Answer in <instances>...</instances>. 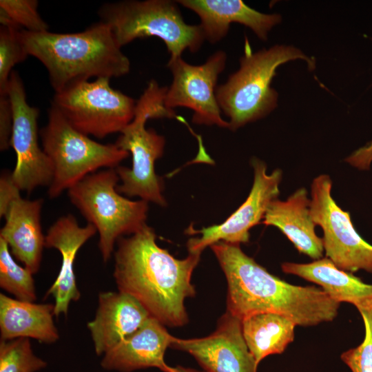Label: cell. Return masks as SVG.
I'll return each instance as SVG.
<instances>
[{
  "label": "cell",
  "mask_w": 372,
  "mask_h": 372,
  "mask_svg": "<svg viewBox=\"0 0 372 372\" xmlns=\"http://www.w3.org/2000/svg\"><path fill=\"white\" fill-rule=\"evenodd\" d=\"M170 347L189 353L205 372H257L258 364L245 340L242 320L227 311L209 335L174 337Z\"/></svg>",
  "instance_id": "cell-14"
},
{
  "label": "cell",
  "mask_w": 372,
  "mask_h": 372,
  "mask_svg": "<svg viewBox=\"0 0 372 372\" xmlns=\"http://www.w3.org/2000/svg\"><path fill=\"white\" fill-rule=\"evenodd\" d=\"M347 161L361 169H368L372 162V141L353 152Z\"/></svg>",
  "instance_id": "cell-31"
},
{
  "label": "cell",
  "mask_w": 372,
  "mask_h": 372,
  "mask_svg": "<svg viewBox=\"0 0 372 372\" xmlns=\"http://www.w3.org/2000/svg\"><path fill=\"white\" fill-rule=\"evenodd\" d=\"M176 2L199 17L205 40L211 43L225 37L233 23L248 27L260 39L266 41L269 32L281 21L279 14L260 12L241 0H178Z\"/></svg>",
  "instance_id": "cell-18"
},
{
  "label": "cell",
  "mask_w": 372,
  "mask_h": 372,
  "mask_svg": "<svg viewBox=\"0 0 372 372\" xmlns=\"http://www.w3.org/2000/svg\"><path fill=\"white\" fill-rule=\"evenodd\" d=\"M8 93L12 109L10 147L17 156L12 176L21 191L30 194L39 187L50 185L53 165L39 144V109L28 105L23 83L14 70L10 74Z\"/></svg>",
  "instance_id": "cell-12"
},
{
  "label": "cell",
  "mask_w": 372,
  "mask_h": 372,
  "mask_svg": "<svg viewBox=\"0 0 372 372\" xmlns=\"http://www.w3.org/2000/svg\"><path fill=\"white\" fill-rule=\"evenodd\" d=\"M47 362L36 356L29 338L0 341V372H36Z\"/></svg>",
  "instance_id": "cell-25"
},
{
  "label": "cell",
  "mask_w": 372,
  "mask_h": 372,
  "mask_svg": "<svg viewBox=\"0 0 372 372\" xmlns=\"http://www.w3.org/2000/svg\"><path fill=\"white\" fill-rule=\"evenodd\" d=\"M54 304H37L0 293L1 340L32 338L52 344L59 339L53 316Z\"/></svg>",
  "instance_id": "cell-22"
},
{
  "label": "cell",
  "mask_w": 372,
  "mask_h": 372,
  "mask_svg": "<svg viewBox=\"0 0 372 372\" xmlns=\"http://www.w3.org/2000/svg\"><path fill=\"white\" fill-rule=\"evenodd\" d=\"M283 272L298 276L321 287L338 302H348L358 309L372 307V285L364 282L351 272L337 267L328 258L309 263L286 262L281 265Z\"/></svg>",
  "instance_id": "cell-21"
},
{
  "label": "cell",
  "mask_w": 372,
  "mask_h": 372,
  "mask_svg": "<svg viewBox=\"0 0 372 372\" xmlns=\"http://www.w3.org/2000/svg\"><path fill=\"white\" fill-rule=\"evenodd\" d=\"M97 232L91 224L80 227L76 218L67 214L59 218L49 228L45 237V247L57 249L62 258L58 276L46 292L54 298V314L67 315L72 301H78L81 293L77 287L74 261L80 248Z\"/></svg>",
  "instance_id": "cell-15"
},
{
  "label": "cell",
  "mask_w": 372,
  "mask_h": 372,
  "mask_svg": "<svg viewBox=\"0 0 372 372\" xmlns=\"http://www.w3.org/2000/svg\"><path fill=\"white\" fill-rule=\"evenodd\" d=\"M101 21L110 26L122 47L134 39L156 37L165 44L170 58L194 53L205 41L200 24L185 22L176 1L128 0L107 3L99 10Z\"/></svg>",
  "instance_id": "cell-6"
},
{
  "label": "cell",
  "mask_w": 372,
  "mask_h": 372,
  "mask_svg": "<svg viewBox=\"0 0 372 372\" xmlns=\"http://www.w3.org/2000/svg\"><path fill=\"white\" fill-rule=\"evenodd\" d=\"M210 247L227 279V311L240 320L273 313L308 327L337 316L340 303L321 288L293 285L280 279L246 255L240 245L220 241Z\"/></svg>",
  "instance_id": "cell-2"
},
{
  "label": "cell",
  "mask_w": 372,
  "mask_h": 372,
  "mask_svg": "<svg viewBox=\"0 0 372 372\" xmlns=\"http://www.w3.org/2000/svg\"><path fill=\"white\" fill-rule=\"evenodd\" d=\"M12 172L3 170L0 177V217H4L12 203L21 196Z\"/></svg>",
  "instance_id": "cell-30"
},
{
  "label": "cell",
  "mask_w": 372,
  "mask_h": 372,
  "mask_svg": "<svg viewBox=\"0 0 372 372\" xmlns=\"http://www.w3.org/2000/svg\"><path fill=\"white\" fill-rule=\"evenodd\" d=\"M226 62L227 54L223 50L216 51L200 65H192L182 56L169 58L167 66L172 82L165 95V106L171 110L178 107L192 110L195 124L228 128L216 98L217 81Z\"/></svg>",
  "instance_id": "cell-11"
},
{
  "label": "cell",
  "mask_w": 372,
  "mask_h": 372,
  "mask_svg": "<svg viewBox=\"0 0 372 372\" xmlns=\"http://www.w3.org/2000/svg\"><path fill=\"white\" fill-rule=\"evenodd\" d=\"M115 168L92 173L68 190L70 202L99 235V248L104 262L114 251L118 239L132 235L147 223L148 203L131 200L117 191Z\"/></svg>",
  "instance_id": "cell-7"
},
{
  "label": "cell",
  "mask_w": 372,
  "mask_h": 372,
  "mask_svg": "<svg viewBox=\"0 0 372 372\" xmlns=\"http://www.w3.org/2000/svg\"><path fill=\"white\" fill-rule=\"evenodd\" d=\"M43 203L42 198L27 200L20 196L10 205L0 230V238L8 244L11 254L33 274L40 268L45 247L41 224Z\"/></svg>",
  "instance_id": "cell-19"
},
{
  "label": "cell",
  "mask_w": 372,
  "mask_h": 372,
  "mask_svg": "<svg viewBox=\"0 0 372 372\" xmlns=\"http://www.w3.org/2000/svg\"><path fill=\"white\" fill-rule=\"evenodd\" d=\"M151 317L134 298L121 291L99 294L94 319L87 326L98 355L105 354Z\"/></svg>",
  "instance_id": "cell-16"
},
{
  "label": "cell",
  "mask_w": 372,
  "mask_h": 372,
  "mask_svg": "<svg viewBox=\"0 0 372 372\" xmlns=\"http://www.w3.org/2000/svg\"><path fill=\"white\" fill-rule=\"evenodd\" d=\"M42 148L54 168L48 187L50 198L100 168H116L130 153L115 144H101L74 128L52 104L47 124L40 130Z\"/></svg>",
  "instance_id": "cell-8"
},
{
  "label": "cell",
  "mask_w": 372,
  "mask_h": 372,
  "mask_svg": "<svg viewBox=\"0 0 372 372\" xmlns=\"http://www.w3.org/2000/svg\"><path fill=\"white\" fill-rule=\"evenodd\" d=\"M32 275L15 262L8 244L0 238V287L17 300L34 302L37 294Z\"/></svg>",
  "instance_id": "cell-24"
},
{
  "label": "cell",
  "mask_w": 372,
  "mask_h": 372,
  "mask_svg": "<svg viewBox=\"0 0 372 372\" xmlns=\"http://www.w3.org/2000/svg\"><path fill=\"white\" fill-rule=\"evenodd\" d=\"M296 59L305 61L309 70L316 68L314 59L295 47L276 45L252 52L245 42L238 70L216 88L220 109L229 118V130L260 119L277 107L278 93L271 87L272 79L280 65Z\"/></svg>",
  "instance_id": "cell-5"
},
{
  "label": "cell",
  "mask_w": 372,
  "mask_h": 372,
  "mask_svg": "<svg viewBox=\"0 0 372 372\" xmlns=\"http://www.w3.org/2000/svg\"><path fill=\"white\" fill-rule=\"evenodd\" d=\"M168 372H205L200 371L192 368L184 367L182 366H176L175 367H169Z\"/></svg>",
  "instance_id": "cell-32"
},
{
  "label": "cell",
  "mask_w": 372,
  "mask_h": 372,
  "mask_svg": "<svg viewBox=\"0 0 372 372\" xmlns=\"http://www.w3.org/2000/svg\"><path fill=\"white\" fill-rule=\"evenodd\" d=\"M331 188L332 181L327 174L318 176L311 186V215L322 229L326 257L344 271L372 273V245L356 231L349 213L333 200Z\"/></svg>",
  "instance_id": "cell-10"
},
{
  "label": "cell",
  "mask_w": 372,
  "mask_h": 372,
  "mask_svg": "<svg viewBox=\"0 0 372 372\" xmlns=\"http://www.w3.org/2000/svg\"><path fill=\"white\" fill-rule=\"evenodd\" d=\"M21 30L14 26L0 27V96L8 94L13 67L28 56L20 36Z\"/></svg>",
  "instance_id": "cell-27"
},
{
  "label": "cell",
  "mask_w": 372,
  "mask_h": 372,
  "mask_svg": "<svg viewBox=\"0 0 372 372\" xmlns=\"http://www.w3.org/2000/svg\"><path fill=\"white\" fill-rule=\"evenodd\" d=\"M296 324L277 313L254 314L242 320L246 344L258 364L267 356L280 354L294 339Z\"/></svg>",
  "instance_id": "cell-23"
},
{
  "label": "cell",
  "mask_w": 372,
  "mask_h": 372,
  "mask_svg": "<svg viewBox=\"0 0 372 372\" xmlns=\"http://www.w3.org/2000/svg\"><path fill=\"white\" fill-rule=\"evenodd\" d=\"M254 168V183L245 201L223 223L196 230L190 226L189 234H200L187 243L189 254H200L208 246L220 241L240 245L249 240V230L264 218L268 206L280 194L282 173L276 169L267 173L266 164L257 158L251 161Z\"/></svg>",
  "instance_id": "cell-13"
},
{
  "label": "cell",
  "mask_w": 372,
  "mask_h": 372,
  "mask_svg": "<svg viewBox=\"0 0 372 372\" xmlns=\"http://www.w3.org/2000/svg\"><path fill=\"white\" fill-rule=\"evenodd\" d=\"M36 0H1V25L14 26L31 32L48 30L37 10Z\"/></svg>",
  "instance_id": "cell-26"
},
{
  "label": "cell",
  "mask_w": 372,
  "mask_h": 372,
  "mask_svg": "<svg viewBox=\"0 0 372 372\" xmlns=\"http://www.w3.org/2000/svg\"><path fill=\"white\" fill-rule=\"evenodd\" d=\"M110 79L72 84L55 93L52 103L80 132L98 138L121 133L133 120L136 101L113 89Z\"/></svg>",
  "instance_id": "cell-9"
},
{
  "label": "cell",
  "mask_w": 372,
  "mask_h": 372,
  "mask_svg": "<svg viewBox=\"0 0 372 372\" xmlns=\"http://www.w3.org/2000/svg\"><path fill=\"white\" fill-rule=\"evenodd\" d=\"M173 338L164 324L151 316L136 331L103 354L101 365L104 369L121 372L150 367L168 372L170 366L164 358Z\"/></svg>",
  "instance_id": "cell-17"
},
{
  "label": "cell",
  "mask_w": 372,
  "mask_h": 372,
  "mask_svg": "<svg viewBox=\"0 0 372 372\" xmlns=\"http://www.w3.org/2000/svg\"><path fill=\"white\" fill-rule=\"evenodd\" d=\"M167 88L160 86L154 79L148 82L136 101L133 120L120 133L114 143L131 154L132 158L130 168L119 165L115 168L121 182L117 191L161 207L167 205L163 194V180L156 174L154 165L164 153L165 139L153 129H147L145 124L149 119L176 116L174 110L165 105Z\"/></svg>",
  "instance_id": "cell-4"
},
{
  "label": "cell",
  "mask_w": 372,
  "mask_h": 372,
  "mask_svg": "<svg viewBox=\"0 0 372 372\" xmlns=\"http://www.w3.org/2000/svg\"><path fill=\"white\" fill-rule=\"evenodd\" d=\"M20 36L28 55L47 69L55 93L92 77H119L130 70L110 26L101 21L76 33L21 30Z\"/></svg>",
  "instance_id": "cell-3"
},
{
  "label": "cell",
  "mask_w": 372,
  "mask_h": 372,
  "mask_svg": "<svg viewBox=\"0 0 372 372\" xmlns=\"http://www.w3.org/2000/svg\"><path fill=\"white\" fill-rule=\"evenodd\" d=\"M365 328L362 342L341 354L351 372H372V307L358 309Z\"/></svg>",
  "instance_id": "cell-28"
},
{
  "label": "cell",
  "mask_w": 372,
  "mask_h": 372,
  "mask_svg": "<svg viewBox=\"0 0 372 372\" xmlns=\"http://www.w3.org/2000/svg\"><path fill=\"white\" fill-rule=\"evenodd\" d=\"M307 191L301 187L286 200L271 202L262 223L278 227L296 249L313 260L322 258V239L317 236L310 211Z\"/></svg>",
  "instance_id": "cell-20"
},
{
  "label": "cell",
  "mask_w": 372,
  "mask_h": 372,
  "mask_svg": "<svg viewBox=\"0 0 372 372\" xmlns=\"http://www.w3.org/2000/svg\"><path fill=\"white\" fill-rule=\"evenodd\" d=\"M153 228L147 224L116 242L113 277L118 290L137 300L165 326L181 327L188 322L185 306L196 290L192 276L200 254L177 259L156 243Z\"/></svg>",
  "instance_id": "cell-1"
},
{
  "label": "cell",
  "mask_w": 372,
  "mask_h": 372,
  "mask_svg": "<svg viewBox=\"0 0 372 372\" xmlns=\"http://www.w3.org/2000/svg\"><path fill=\"white\" fill-rule=\"evenodd\" d=\"M12 129V109L9 95L0 96V149L10 147Z\"/></svg>",
  "instance_id": "cell-29"
}]
</instances>
